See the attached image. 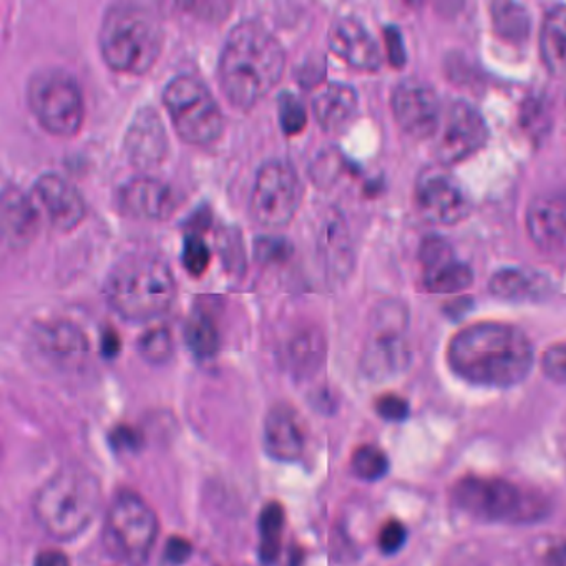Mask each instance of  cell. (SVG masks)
Listing matches in <instances>:
<instances>
[{"instance_id":"6da1fadb","label":"cell","mask_w":566,"mask_h":566,"mask_svg":"<svg viewBox=\"0 0 566 566\" xmlns=\"http://www.w3.org/2000/svg\"><path fill=\"white\" fill-rule=\"evenodd\" d=\"M286 71V52L276 35L254 19L238 22L227 35L218 85L237 111L256 107L274 91Z\"/></svg>"},{"instance_id":"7a4b0ae2","label":"cell","mask_w":566,"mask_h":566,"mask_svg":"<svg viewBox=\"0 0 566 566\" xmlns=\"http://www.w3.org/2000/svg\"><path fill=\"white\" fill-rule=\"evenodd\" d=\"M447 360L457 376L475 386L512 387L528 376L535 353L518 327L476 323L452 337Z\"/></svg>"},{"instance_id":"3957f363","label":"cell","mask_w":566,"mask_h":566,"mask_svg":"<svg viewBox=\"0 0 566 566\" xmlns=\"http://www.w3.org/2000/svg\"><path fill=\"white\" fill-rule=\"evenodd\" d=\"M105 297L132 323L157 319L177 297V280L167 261L151 253H128L108 271Z\"/></svg>"},{"instance_id":"277c9868","label":"cell","mask_w":566,"mask_h":566,"mask_svg":"<svg viewBox=\"0 0 566 566\" xmlns=\"http://www.w3.org/2000/svg\"><path fill=\"white\" fill-rule=\"evenodd\" d=\"M165 31L150 9L132 2L111 6L98 29V49L111 71L144 75L164 52Z\"/></svg>"},{"instance_id":"5b68a950","label":"cell","mask_w":566,"mask_h":566,"mask_svg":"<svg viewBox=\"0 0 566 566\" xmlns=\"http://www.w3.org/2000/svg\"><path fill=\"white\" fill-rule=\"evenodd\" d=\"M101 483L87 470L65 469L55 473L34 500L39 525L55 539L81 535L101 506Z\"/></svg>"},{"instance_id":"8992f818","label":"cell","mask_w":566,"mask_h":566,"mask_svg":"<svg viewBox=\"0 0 566 566\" xmlns=\"http://www.w3.org/2000/svg\"><path fill=\"white\" fill-rule=\"evenodd\" d=\"M164 105L175 132L185 144L207 147L223 135L224 117L214 95L197 75L171 78L164 91Z\"/></svg>"},{"instance_id":"52a82bcc","label":"cell","mask_w":566,"mask_h":566,"mask_svg":"<svg viewBox=\"0 0 566 566\" xmlns=\"http://www.w3.org/2000/svg\"><path fill=\"white\" fill-rule=\"evenodd\" d=\"M28 104L45 132L55 137H75L85 120L84 95L77 78L64 69L35 72L28 84Z\"/></svg>"},{"instance_id":"ba28073f","label":"cell","mask_w":566,"mask_h":566,"mask_svg":"<svg viewBox=\"0 0 566 566\" xmlns=\"http://www.w3.org/2000/svg\"><path fill=\"white\" fill-rule=\"evenodd\" d=\"M157 536L158 518L154 509L137 493H118L105 525L108 549L127 565L142 566L150 558Z\"/></svg>"},{"instance_id":"9c48e42d","label":"cell","mask_w":566,"mask_h":566,"mask_svg":"<svg viewBox=\"0 0 566 566\" xmlns=\"http://www.w3.org/2000/svg\"><path fill=\"white\" fill-rule=\"evenodd\" d=\"M460 509L490 522H528L542 513L538 499L495 476H465L453 490Z\"/></svg>"},{"instance_id":"30bf717a","label":"cell","mask_w":566,"mask_h":566,"mask_svg":"<svg viewBox=\"0 0 566 566\" xmlns=\"http://www.w3.org/2000/svg\"><path fill=\"white\" fill-rule=\"evenodd\" d=\"M407 319V307L397 301H386L374 307L369 337L360 359L367 376L382 380L407 369L410 363Z\"/></svg>"},{"instance_id":"8fae6325","label":"cell","mask_w":566,"mask_h":566,"mask_svg":"<svg viewBox=\"0 0 566 566\" xmlns=\"http://www.w3.org/2000/svg\"><path fill=\"white\" fill-rule=\"evenodd\" d=\"M303 197V181L290 161H266L254 177L251 217L264 228L287 227L296 217Z\"/></svg>"},{"instance_id":"7c38bea8","label":"cell","mask_w":566,"mask_h":566,"mask_svg":"<svg viewBox=\"0 0 566 566\" xmlns=\"http://www.w3.org/2000/svg\"><path fill=\"white\" fill-rule=\"evenodd\" d=\"M436 144V157L442 165L467 160L489 140V127L482 114L467 102H455L443 115Z\"/></svg>"},{"instance_id":"4fadbf2b","label":"cell","mask_w":566,"mask_h":566,"mask_svg":"<svg viewBox=\"0 0 566 566\" xmlns=\"http://www.w3.org/2000/svg\"><path fill=\"white\" fill-rule=\"evenodd\" d=\"M392 112L399 127L419 140L433 137L443 118L436 92L419 81L397 85L392 94Z\"/></svg>"},{"instance_id":"5bb4252c","label":"cell","mask_w":566,"mask_h":566,"mask_svg":"<svg viewBox=\"0 0 566 566\" xmlns=\"http://www.w3.org/2000/svg\"><path fill=\"white\" fill-rule=\"evenodd\" d=\"M417 207L430 223L455 224L469 214L470 205L462 188L446 171H423L416 187Z\"/></svg>"},{"instance_id":"9a60e30c","label":"cell","mask_w":566,"mask_h":566,"mask_svg":"<svg viewBox=\"0 0 566 566\" xmlns=\"http://www.w3.org/2000/svg\"><path fill=\"white\" fill-rule=\"evenodd\" d=\"M32 198L49 224L61 233L81 227L87 214V205L81 191L57 174H45L32 188Z\"/></svg>"},{"instance_id":"2e32d148","label":"cell","mask_w":566,"mask_h":566,"mask_svg":"<svg viewBox=\"0 0 566 566\" xmlns=\"http://www.w3.org/2000/svg\"><path fill=\"white\" fill-rule=\"evenodd\" d=\"M118 211L142 221H164L177 210L174 188L148 175H138L120 185L117 191Z\"/></svg>"},{"instance_id":"e0dca14e","label":"cell","mask_w":566,"mask_h":566,"mask_svg":"<svg viewBox=\"0 0 566 566\" xmlns=\"http://www.w3.org/2000/svg\"><path fill=\"white\" fill-rule=\"evenodd\" d=\"M170 148L167 128L154 107L138 108L128 125L124 150L130 165L138 170H151L164 164Z\"/></svg>"},{"instance_id":"ac0fdd59","label":"cell","mask_w":566,"mask_h":566,"mask_svg":"<svg viewBox=\"0 0 566 566\" xmlns=\"http://www.w3.org/2000/svg\"><path fill=\"white\" fill-rule=\"evenodd\" d=\"M423 286L433 294L465 291L473 283L472 268L457 260L452 247L443 238H426L420 247Z\"/></svg>"},{"instance_id":"d6986e66","label":"cell","mask_w":566,"mask_h":566,"mask_svg":"<svg viewBox=\"0 0 566 566\" xmlns=\"http://www.w3.org/2000/svg\"><path fill=\"white\" fill-rule=\"evenodd\" d=\"M331 51L357 71L376 72L382 65L379 45L366 25L356 18H339L327 34Z\"/></svg>"},{"instance_id":"ffe728a7","label":"cell","mask_w":566,"mask_h":566,"mask_svg":"<svg viewBox=\"0 0 566 566\" xmlns=\"http://www.w3.org/2000/svg\"><path fill=\"white\" fill-rule=\"evenodd\" d=\"M526 230L539 250H558L566 240V198L558 193L533 198L526 210Z\"/></svg>"},{"instance_id":"44dd1931","label":"cell","mask_w":566,"mask_h":566,"mask_svg":"<svg viewBox=\"0 0 566 566\" xmlns=\"http://www.w3.org/2000/svg\"><path fill=\"white\" fill-rule=\"evenodd\" d=\"M306 446L304 427L296 410L287 406H276L264 420V449L268 455L281 462L300 459Z\"/></svg>"},{"instance_id":"7402d4cb","label":"cell","mask_w":566,"mask_h":566,"mask_svg":"<svg viewBox=\"0 0 566 566\" xmlns=\"http://www.w3.org/2000/svg\"><path fill=\"white\" fill-rule=\"evenodd\" d=\"M39 211L34 198L28 197L18 187H6L2 191V231L12 250H24L38 237Z\"/></svg>"},{"instance_id":"603a6c76","label":"cell","mask_w":566,"mask_h":566,"mask_svg":"<svg viewBox=\"0 0 566 566\" xmlns=\"http://www.w3.org/2000/svg\"><path fill=\"white\" fill-rule=\"evenodd\" d=\"M359 111L357 92L350 85L333 82L313 98V112L324 132H343Z\"/></svg>"},{"instance_id":"cb8c5ba5","label":"cell","mask_w":566,"mask_h":566,"mask_svg":"<svg viewBox=\"0 0 566 566\" xmlns=\"http://www.w3.org/2000/svg\"><path fill=\"white\" fill-rule=\"evenodd\" d=\"M35 343L41 353L62 364H74L84 359L88 350L87 337L81 327L71 321H51L39 324Z\"/></svg>"},{"instance_id":"d4e9b609","label":"cell","mask_w":566,"mask_h":566,"mask_svg":"<svg viewBox=\"0 0 566 566\" xmlns=\"http://www.w3.org/2000/svg\"><path fill=\"white\" fill-rule=\"evenodd\" d=\"M539 52L552 74L566 75V4L546 12L539 34Z\"/></svg>"},{"instance_id":"484cf974","label":"cell","mask_w":566,"mask_h":566,"mask_svg":"<svg viewBox=\"0 0 566 566\" xmlns=\"http://www.w3.org/2000/svg\"><path fill=\"white\" fill-rule=\"evenodd\" d=\"M545 281L525 270H500L490 280V291L509 301H525L538 296Z\"/></svg>"},{"instance_id":"4316f807","label":"cell","mask_w":566,"mask_h":566,"mask_svg":"<svg viewBox=\"0 0 566 566\" xmlns=\"http://www.w3.org/2000/svg\"><path fill=\"white\" fill-rule=\"evenodd\" d=\"M185 339L198 359H211L220 349V333L213 316L205 310H197L185 327Z\"/></svg>"},{"instance_id":"83f0119b","label":"cell","mask_w":566,"mask_h":566,"mask_svg":"<svg viewBox=\"0 0 566 566\" xmlns=\"http://www.w3.org/2000/svg\"><path fill=\"white\" fill-rule=\"evenodd\" d=\"M492 21L496 34L510 42L526 41L530 34V14L522 4L495 2L492 4Z\"/></svg>"},{"instance_id":"f1b7e54d","label":"cell","mask_w":566,"mask_h":566,"mask_svg":"<svg viewBox=\"0 0 566 566\" xmlns=\"http://www.w3.org/2000/svg\"><path fill=\"white\" fill-rule=\"evenodd\" d=\"M283 505L277 502L268 503L260 516L261 546L260 555L264 563H273L280 553L281 532H283Z\"/></svg>"},{"instance_id":"f546056e","label":"cell","mask_w":566,"mask_h":566,"mask_svg":"<svg viewBox=\"0 0 566 566\" xmlns=\"http://www.w3.org/2000/svg\"><path fill=\"white\" fill-rule=\"evenodd\" d=\"M324 356V344L317 333L301 334L287 347V360L296 373H310L319 366Z\"/></svg>"},{"instance_id":"4dcf8cb0","label":"cell","mask_w":566,"mask_h":566,"mask_svg":"<svg viewBox=\"0 0 566 566\" xmlns=\"http://www.w3.org/2000/svg\"><path fill=\"white\" fill-rule=\"evenodd\" d=\"M138 353L147 363L161 366L168 363L175 353L174 336L168 327H151L138 339Z\"/></svg>"},{"instance_id":"1f68e13d","label":"cell","mask_w":566,"mask_h":566,"mask_svg":"<svg viewBox=\"0 0 566 566\" xmlns=\"http://www.w3.org/2000/svg\"><path fill=\"white\" fill-rule=\"evenodd\" d=\"M350 465L357 476L373 482L386 475L389 470V460L379 447L363 446L353 453Z\"/></svg>"},{"instance_id":"d6a6232c","label":"cell","mask_w":566,"mask_h":566,"mask_svg":"<svg viewBox=\"0 0 566 566\" xmlns=\"http://www.w3.org/2000/svg\"><path fill=\"white\" fill-rule=\"evenodd\" d=\"M277 104H280L277 115H280L281 130L287 137L303 134L304 128L307 127V112L304 108L303 102L296 95L284 92Z\"/></svg>"},{"instance_id":"836d02e7","label":"cell","mask_w":566,"mask_h":566,"mask_svg":"<svg viewBox=\"0 0 566 566\" xmlns=\"http://www.w3.org/2000/svg\"><path fill=\"white\" fill-rule=\"evenodd\" d=\"M181 261L191 276L201 277L207 273L211 263V250L200 234L191 233L185 238Z\"/></svg>"},{"instance_id":"e575fe53","label":"cell","mask_w":566,"mask_h":566,"mask_svg":"<svg viewBox=\"0 0 566 566\" xmlns=\"http://www.w3.org/2000/svg\"><path fill=\"white\" fill-rule=\"evenodd\" d=\"M543 373L556 382H566V343L548 347L542 357Z\"/></svg>"},{"instance_id":"d590c367","label":"cell","mask_w":566,"mask_h":566,"mask_svg":"<svg viewBox=\"0 0 566 566\" xmlns=\"http://www.w3.org/2000/svg\"><path fill=\"white\" fill-rule=\"evenodd\" d=\"M407 532L403 528L402 523L397 522V520H392V522H387L386 525L380 528L379 533V548L382 549L384 553H396L402 548L403 543H406Z\"/></svg>"},{"instance_id":"8d00e7d4","label":"cell","mask_w":566,"mask_h":566,"mask_svg":"<svg viewBox=\"0 0 566 566\" xmlns=\"http://www.w3.org/2000/svg\"><path fill=\"white\" fill-rule=\"evenodd\" d=\"M256 253L264 263L283 261L291 254V244L281 238H261L258 241Z\"/></svg>"},{"instance_id":"74e56055","label":"cell","mask_w":566,"mask_h":566,"mask_svg":"<svg viewBox=\"0 0 566 566\" xmlns=\"http://www.w3.org/2000/svg\"><path fill=\"white\" fill-rule=\"evenodd\" d=\"M376 409L382 419L392 420V422H399V420H403L409 416V403H407V400H403L402 397L394 396V394L380 397L377 400Z\"/></svg>"},{"instance_id":"f35d334b","label":"cell","mask_w":566,"mask_h":566,"mask_svg":"<svg viewBox=\"0 0 566 566\" xmlns=\"http://www.w3.org/2000/svg\"><path fill=\"white\" fill-rule=\"evenodd\" d=\"M384 39H386L387 55H389L390 64L397 69L402 67L407 61L402 35H400L396 28H387L384 31Z\"/></svg>"},{"instance_id":"ab89813d","label":"cell","mask_w":566,"mask_h":566,"mask_svg":"<svg viewBox=\"0 0 566 566\" xmlns=\"http://www.w3.org/2000/svg\"><path fill=\"white\" fill-rule=\"evenodd\" d=\"M191 543L184 536H171L165 545V559L171 565H181L191 556Z\"/></svg>"},{"instance_id":"60d3db41","label":"cell","mask_w":566,"mask_h":566,"mask_svg":"<svg viewBox=\"0 0 566 566\" xmlns=\"http://www.w3.org/2000/svg\"><path fill=\"white\" fill-rule=\"evenodd\" d=\"M111 442L120 450H135L142 446V436L134 427L118 426L112 432Z\"/></svg>"},{"instance_id":"b9f144b4","label":"cell","mask_w":566,"mask_h":566,"mask_svg":"<svg viewBox=\"0 0 566 566\" xmlns=\"http://www.w3.org/2000/svg\"><path fill=\"white\" fill-rule=\"evenodd\" d=\"M185 11H190L191 14L200 15V18L210 19H223L224 15H228V11H230L231 6L224 4V2H200V4H185Z\"/></svg>"},{"instance_id":"7bdbcfd3","label":"cell","mask_w":566,"mask_h":566,"mask_svg":"<svg viewBox=\"0 0 566 566\" xmlns=\"http://www.w3.org/2000/svg\"><path fill=\"white\" fill-rule=\"evenodd\" d=\"M101 350L102 356L107 357V359H114V357H117L118 354H120L122 339L120 336H118L117 331L108 327V329H105L104 333H102Z\"/></svg>"},{"instance_id":"ee69618b","label":"cell","mask_w":566,"mask_h":566,"mask_svg":"<svg viewBox=\"0 0 566 566\" xmlns=\"http://www.w3.org/2000/svg\"><path fill=\"white\" fill-rule=\"evenodd\" d=\"M35 566H71L67 556L57 549H45L35 558Z\"/></svg>"},{"instance_id":"f6af8a7d","label":"cell","mask_w":566,"mask_h":566,"mask_svg":"<svg viewBox=\"0 0 566 566\" xmlns=\"http://www.w3.org/2000/svg\"><path fill=\"white\" fill-rule=\"evenodd\" d=\"M546 566H566V539L556 543L546 553Z\"/></svg>"}]
</instances>
